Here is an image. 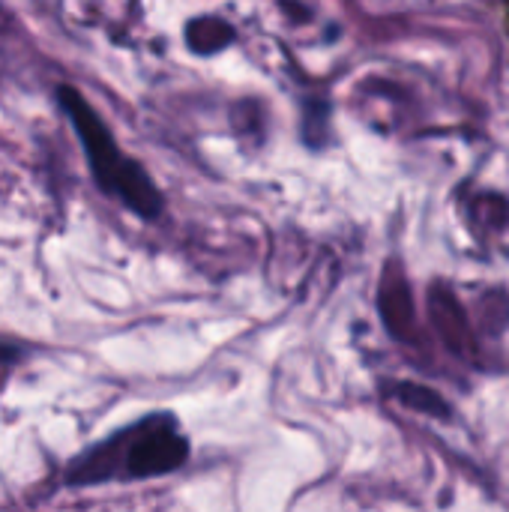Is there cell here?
<instances>
[{"instance_id":"1","label":"cell","mask_w":509,"mask_h":512,"mask_svg":"<svg viewBox=\"0 0 509 512\" xmlns=\"http://www.w3.org/2000/svg\"><path fill=\"white\" fill-rule=\"evenodd\" d=\"M189 462V441L180 432L174 414H153L117 435L105 438L93 450L81 453L69 465V486H99L114 480H153L180 471Z\"/></svg>"},{"instance_id":"2","label":"cell","mask_w":509,"mask_h":512,"mask_svg":"<svg viewBox=\"0 0 509 512\" xmlns=\"http://www.w3.org/2000/svg\"><path fill=\"white\" fill-rule=\"evenodd\" d=\"M57 99H60L63 111L69 114L75 135L84 144V156L90 162V174H93L96 186L105 195L126 204L135 216L156 219L162 213V207H165V198H162L159 186L153 183V177L147 174V168L117 147L108 123L81 96V90H75L69 84H60Z\"/></svg>"},{"instance_id":"3","label":"cell","mask_w":509,"mask_h":512,"mask_svg":"<svg viewBox=\"0 0 509 512\" xmlns=\"http://www.w3.org/2000/svg\"><path fill=\"white\" fill-rule=\"evenodd\" d=\"M183 36H186V45H189L195 54L210 57V54H216V51L228 48V45L234 42V36H237V33H234V27H231L225 18H216V15H198V18H192V21L186 24Z\"/></svg>"},{"instance_id":"4","label":"cell","mask_w":509,"mask_h":512,"mask_svg":"<svg viewBox=\"0 0 509 512\" xmlns=\"http://www.w3.org/2000/svg\"><path fill=\"white\" fill-rule=\"evenodd\" d=\"M18 354H21V348H18V345H12V342L0 339V366L15 363V360H18Z\"/></svg>"}]
</instances>
